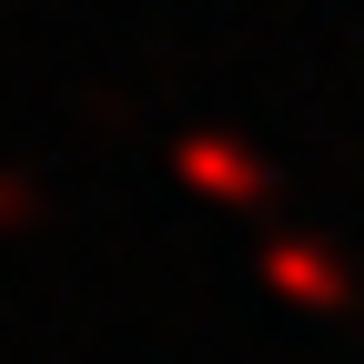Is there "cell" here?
<instances>
[{
    "mask_svg": "<svg viewBox=\"0 0 364 364\" xmlns=\"http://www.w3.org/2000/svg\"><path fill=\"white\" fill-rule=\"evenodd\" d=\"M263 273H273V284H284L294 304H344V273H334L324 253H294V243H273V253H263Z\"/></svg>",
    "mask_w": 364,
    "mask_h": 364,
    "instance_id": "cell-1",
    "label": "cell"
},
{
    "mask_svg": "<svg viewBox=\"0 0 364 364\" xmlns=\"http://www.w3.org/2000/svg\"><path fill=\"white\" fill-rule=\"evenodd\" d=\"M182 172H193V182H213V193H233V203H253V193H263L253 152H223V142H182Z\"/></svg>",
    "mask_w": 364,
    "mask_h": 364,
    "instance_id": "cell-2",
    "label": "cell"
}]
</instances>
